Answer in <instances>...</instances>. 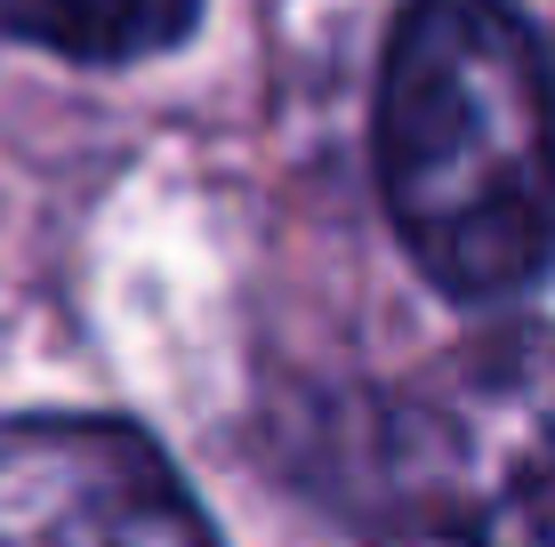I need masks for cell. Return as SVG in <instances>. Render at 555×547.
<instances>
[{
    "label": "cell",
    "instance_id": "obj_3",
    "mask_svg": "<svg viewBox=\"0 0 555 547\" xmlns=\"http://www.w3.org/2000/svg\"><path fill=\"white\" fill-rule=\"evenodd\" d=\"M0 547H218L178 467L121 419L0 427Z\"/></svg>",
    "mask_w": 555,
    "mask_h": 547
},
{
    "label": "cell",
    "instance_id": "obj_2",
    "mask_svg": "<svg viewBox=\"0 0 555 547\" xmlns=\"http://www.w3.org/2000/svg\"><path fill=\"white\" fill-rule=\"evenodd\" d=\"M378 516L411 547H555V323L467 338L378 411Z\"/></svg>",
    "mask_w": 555,
    "mask_h": 547
},
{
    "label": "cell",
    "instance_id": "obj_1",
    "mask_svg": "<svg viewBox=\"0 0 555 547\" xmlns=\"http://www.w3.org/2000/svg\"><path fill=\"white\" fill-rule=\"evenodd\" d=\"M378 185L418 274L515 298L555 258V65L507 0H411L378 73Z\"/></svg>",
    "mask_w": 555,
    "mask_h": 547
},
{
    "label": "cell",
    "instance_id": "obj_4",
    "mask_svg": "<svg viewBox=\"0 0 555 547\" xmlns=\"http://www.w3.org/2000/svg\"><path fill=\"white\" fill-rule=\"evenodd\" d=\"M202 0H0V41H25L81 65L153 56L194 25Z\"/></svg>",
    "mask_w": 555,
    "mask_h": 547
}]
</instances>
